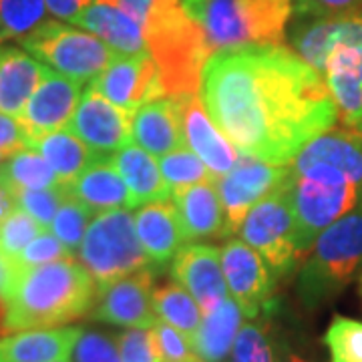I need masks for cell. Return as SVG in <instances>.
<instances>
[{
  "instance_id": "40",
  "label": "cell",
  "mask_w": 362,
  "mask_h": 362,
  "mask_svg": "<svg viewBox=\"0 0 362 362\" xmlns=\"http://www.w3.org/2000/svg\"><path fill=\"white\" fill-rule=\"evenodd\" d=\"M73 362H121L115 338L99 330H83L75 349L71 352Z\"/></svg>"
},
{
  "instance_id": "35",
  "label": "cell",
  "mask_w": 362,
  "mask_h": 362,
  "mask_svg": "<svg viewBox=\"0 0 362 362\" xmlns=\"http://www.w3.org/2000/svg\"><path fill=\"white\" fill-rule=\"evenodd\" d=\"M228 362H278L268 324L256 318L242 324Z\"/></svg>"
},
{
  "instance_id": "2",
  "label": "cell",
  "mask_w": 362,
  "mask_h": 362,
  "mask_svg": "<svg viewBox=\"0 0 362 362\" xmlns=\"http://www.w3.org/2000/svg\"><path fill=\"white\" fill-rule=\"evenodd\" d=\"M97 284L77 259L65 258L42 266H14L4 294L6 332L57 328L78 320L93 308Z\"/></svg>"
},
{
  "instance_id": "13",
  "label": "cell",
  "mask_w": 362,
  "mask_h": 362,
  "mask_svg": "<svg viewBox=\"0 0 362 362\" xmlns=\"http://www.w3.org/2000/svg\"><path fill=\"white\" fill-rule=\"evenodd\" d=\"M131 121L133 113L87 87L66 129L73 131L95 156L107 157L131 143Z\"/></svg>"
},
{
  "instance_id": "15",
  "label": "cell",
  "mask_w": 362,
  "mask_h": 362,
  "mask_svg": "<svg viewBox=\"0 0 362 362\" xmlns=\"http://www.w3.org/2000/svg\"><path fill=\"white\" fill-rule=\"evenodd\" d=\"M153 270H143L119 278L97 290L90 316L99 322L125 328H151L157 322L153 310Z\"/></svg>"
},
{
  "instance_id": "48",
  "label": "cell",
  "mask_w": 362,
  "mask_h": 362,
  "mask_svg": "<svg viewBox=\"0 0 362 362\" xmlns=\"http://www.w3.org/2000/svg\"><path fill=\"white\" fill-rule=\"evenodd\" d=\"M8 334L6 328H4V300H0V337Z\"/></svg>"
},
{
  "instance_id": "18",
  "label": "cell",
  "mask_w": 362,
  "mask_h": 362,
  "mask_svg": "<svg viewBox=\"0 0 362 362\" xmlns=\"http://www.w3.org/2000/svg\"><path fill=\"white\" fill-rule=\"evenodd\" d=\"M316 163L338 169L362 192V133L346 127H332L304 145L292 163H288V168L298 173Z\"/></svg>"
},
{
  "instance_id": "29",
  "label": "cell",
  "mask_w": 362,
  "mask_h": 362,
  "mask_svg": "<svg viewBox=\"0 0 362 362\" xmlns=\"http://www.w3.org/2000/svg\"><path fill=\"white\" fill-rule=\"evenodd\" d=\"M54 185H61L57 173L33 147H23L0 161V187L13 197V202L14 195L23 189H47Z\"/></svg>"
},
{
  "instance_id": "28",
  "label": "cell",
  "mask_w": 362,
  "mask_h": 362,
  "mask_svg": "<svg viewBox=\"0 0 362 362\" xmlns=\"http://www.w3.org/2000/svg\"><path fill=\"white\" fill-rule=\"evenodd\" d=\"M26 147H33L45 157V161L51 165L63 185L77 180L81 171L97 157L69 129L51 131L39 137H30L26 139Z\"/></svg>"
},
{
  "instance_id": "22",
  "label": "cell",
  "mask_w": 362,
  "mask_h": 362,
  "mask_svg": "<svg viewBox=\"0 0 362 362\" xmlns=\"http://www.w3.org/2000/svg\"><path fill=\"white\" fill-rule=\"evenodd\" d=\"M66 194L78 199L90 214L131 207L129 189L117 173L111 157H95L77 180L66 183Z\"/></svg>"
},
{
  "instance_id": "17",
  "label": "cell",
  "mask_w": 362,
  "mask_h": 362,
  "mask_svg": "<svg viewBox=\"0 0 362 362\" xmlns=\"http://www.w3.org/2000/svg\"><path fill=\"white\" fill-rule=\"evenodd\" d=\"M180 101L185 145L206 163L216 180L226 175L238 163L235 147L221 135L197 95Z\"/></svg>"
},
{
  "instance_id": "14",
  "label": "cell",
  "mask_w": 362,
  "mask_h": 362,
  "mask_svg": "<svg viewBox=\"0 0 362 362\" xmlns=\"http://www.w3.org/2000/svg\"><path fill=\"white\" fill-rule=\"evenodd\" d=\"M81 101V83L45 65L39 87L16 117L25 139L69 127Z\"/></svg>"
},
{
  "instance_id": "8",
  "label": "cell",
  "mask_w": 362,
  "mask_h": 362,
  "mask_svg": "<svg viewBox=\"0 0 362 362\" xmlns=\"http://www.w3.org/2000/svg\"><path fill=\"white\" fill-rule=\"evenodd\" d=\"M37 61L77 83H90L103 73L117 52L93 33L59 21H47L21 40Z\"/></svg>"
},
{
  "instance_id": "45",
  "label": "cell",
  "mask_w": 362,
  "mask_h": 362,
  "mask_svg": "<svg viewBox=\"0 0 362 362\" xmlns=\"http://www.w3.org/2000/svg\"><path fill=\"white\" fill-rule=\"evenodd\" d=\"M49 13L57 18V21H66L71 23L75 16L83 13L87 6H90L95 0H45Z\"/></svg>"
},
{
  "instance_id": "33",
  "label": "cell",
  "mask_w": 362,
  "mask_h": 362,
  "mask_svg": "<svg viewBox=\"0 0 362 362\" xmlns=\"http://www.w3.org/2000/svg\"><path fill=\"white\" fill-rule=\"evenodd\" d=\"M159 169L168 181L171 195L177 194L181 189H187L195 183H202V181H216L211 171L206 168V163L185 145L161 157Z\"/></svg>"
},
{
  "instance_id": "32",
  "label": "cell",
  "mask_w": 362,
  "mask_h": 362,
  "mask_svg": "<svg viewBox=\"0 0 362 362\" xmlns=\"http://www.w3.org/2000/svg\"><path fill=\"white\" fill-rule=\"evenodd\" d=\"M45 0H0V45L21 40L47 23Z\"/></svg>"
},
{
  "instance_id": "11",
  "label": "cell",
  "mask_w": 362,
  "mask_h": 362,
  "mask_svg": "<svg viewBox=\"0 0 362 362\" xmlns=\"http://www.w3.org/2000/svg\"><path fill=\"white\" fill-rule=\"evenodd\" d=\"M89 87L101 93L111 103L135 113L143 105L165 97L159 69L149 52L119 54L107 65L103 73L93 78Z\"/></svg>"
},
{
  "instance_id": "12",
  "label": "cell",
  "mask_w": 362,
  "mask_h": 362,
  "mask_svg": "<svg viewBox=\"0 0 362 362\" xmlns=\"http://www.w3.org/2000/svg\"><path fill=\"white\" fill-rule=\"evenodd\" d=\"M220 258L230 296L247 318L268 310L276 278L258 252L242 240H230L221 247Z\"/></svg>"
},
{
  "instance_id": "4",
  "label": "cell",
  "mask_w": 362,
  "mask_h": 362,
  "mask_svg": "<svg viewBox=\"0 0 362 362\" xmlns=\"http://www.w3.org/2000/svg\"><path fill=\"white\" fill-rule=\"evenodd\" d=\"M204 28L209 52L282 45L294 0H183Z\"/></svg>"
},
{
  "instance_id": "21",
  "label": "cell",
  "mask_w": 362,
  "mask_h": 362,
  "mask_svg": "<svg viewBox=\"0 0 362 362\" xmlns=\"http://www.w3.org/2000/svg\"><path fill=\"white\" fill-rule=\"evenodd\" d=\"M87 33L107 42L119 54H143L147 51L143 26L129 14L107 0H95L83 13L71 21Z\"/></svg>"
},
{
  "instance_id": "3",
  "label": "cell",
  "mask_w": 362,
  "mask_h": 362,
  "mask_svg": "<svg viewBox=\"0 0 362 362\" xmlns=\"http://www.w3.org/2000/svg\"><path fill=\"white\" fill-rule=\"evenodd\" d=\"M145 45L159 69L165 97H194L211 52L204 28L183 0H151L143 23Z\"/></svg>"
},
{
  "instance_id": "16",
  "label": "cell",
  "mask_w": 362,
  "mask_h": 362,
  "mask_svg": "<svg viewBox=\"0 0 362 362\" xmlns=\"http://www.w3.org/2000/svg\"><path fill=\"white\" fill-rule=\"evenodd\" d=\"M171 274L197 302L204 314L211 312L221 300L230 296L221 270L220 250L209 244H187L177 250Z\"/></svg>"
},
{
  "instance_id": "26",
  "label": "cell",
  "mask_w": 362,
  "mask_h": 362,
  "mask_svg": "<svg viewBox=\"0 0 362 362\" xmlns=\"http://www.w3.org/2000/svg\"><path fill=\"white\" fill-rule=\"evenodd\" d=\"M111 161L129 189L131 207L163 202L171 195V189L156 157L147 153L139 145L127 143L125 147L113 153Z\"/></svg>"
},
{
  "instance_id": "42",
  "label": "cell",
  "mask_w": 362,
  "mask_h": 362,
  "mask_svg": "<svg viewBox=\"0 0 362 362\" xmlns=\"http://www.w3.org/2000/svg\"><path fill=\"white\" fill-rule=\"evenodd\" d=\"M73 258V254L66 250L49 230L37 235L28 246L13 259L14 266H23V268H30V266H42V264H51L57 259Z\"/></svg>"
},
{
  "instance_id": "7",
  "label": "cell",
  "mask_w": 362,
  "mask_h": 362,
  "mask_svg": "<svg viewBox=\"0 0 362 362\" xmlns=\"http://www.w3.org/2000/svg\"><path fill=\"white\" fill-rule=\"evenodd\" d=\"M77 254L97 290L147 268L151 262L139 242L135 216H131L127 207L97 214Z\"/></svg>"
},
{
  "instance_id": "31",
  "label": "cell",
  "mask_w": 362,
  "mask_h": 362,
  "mask_svg": "<svg viewBox=\"0 0 362 362\" xmlns=\"http://www.w3.org/2000/svg\"><path fill=\"white\" fill-rule=\"evenodd\" d=\"M330 28L332 18L322 16H302L294 28L290 30V42L292 51L296 52L302 61L318 71L320 75H326V63L332 51L330 40Z\"/></svg>"
},
{
  "instance_id": "23",
  "label": "cell",
  "mask_w": 362,
  "mask_h": 362,
  "mask_svg": "<svg viewBox=\"0 0 362 362\" xmlns=\"http://www.w3.org/2000/svg\"><path fill=\"white\" fill-rule=\"evenodd\" d=\"M173 199L180 211L181 230L185 240L228 235L226 214L218 189L211 181H202L187 189H181L173 194Z\"/></svg>"
},
{
  "instance_id": "1",
  "label": "cell",
  "mask_w": 362,
  "mask_h": 362,
  "mask_svg": "<svg viewBox=\"0 0 362 362\" xmlns=\"http://www.w3.org/2000/svg\"><path fill=\"white\" fill-rule=\"evenodd\" d=\"M199 99L240 156L268 165L292 163L338 121L324 75L282 45L214 52Z\"/></svg>"
},
{
  "instance_id": "9",
  "label": "cell",
  "mask_w": 362,
  "mask_h": 362,
  "mask_svg": "<svg viewBox=\"0 0 362 362\" xmlns=\"http://www.w3.org/2000/svg\"><path fill=\"white\" fill-rule=\"evenodd\" d=\"M238 232L247 246L254 247L264 258L274 278H284L302 262L298 254L296 223L286 181L247 211Z\"/></svg>"
},
{
  "instance_id": "6",
  "label": "cell",
  "mask_w": 362,
  "mask_h": 362,
  "mask_svg": "<svg viewBox=\"0 0 362 362\" xmlns=\"http://www.w3.org/2000/svg\"><path fill=\"white\" fill-rule=\"evenodd\" d=\"M286 183L296 223L298 254L304 262L318 235L361 204L362 192L344 173L326 163L298 173L288 168Z\"/></svg>"
},
{
  "instance_id": "37",
  "label": "cell",
  "mask_w": 362,
  "mask_h": 362,
  "mask_svg": "<svg viewBox=\"0 0 362 362\" xmlns=\"http://www.w3.org/2000/svg\"><path fill=\"white\" fill-rule=\"evenodd\" d=\"M47 232L39 221L23 207L14 206L8 216L0 221V254L4 258L14 259L37 235Z\"/></svg>"
},
{
  "instance_id": "25",
  "label": "cell",
  "mask_w": 362,
  "mask_h": 362,
  "mask_svg": "<svg viewBox=\"0 0 362 362\" xmlns=\"http://www.w3.org/2000/svg\"><path fill=\"white\" fill-rule=\"evenodd\" d=\"M45 65L23 49L0 45V113L16 117L39 87Z\"/></svg>"
},
{
  "instance_id": "44",
  "label": "cell",
  "mask_w": 362,
  "mask_h": 362,
  "mask_svg": "<svg viewBox=\"0 0 362 362\" xmlns=\"http://www.w3.org/2000/svg\"><path fill=\"white\" fill-rule=\"evenodd\" d=\"M26 147L25 133L14 117L0 113V161Z\"/></svg>"
},
{
  "instance_id": "49",
  "label": "cell",
  "mask_w": 362,
  "mask_h": 362,
  "mask_svg": "<svg viewBox=\"0 0 362 362\" xmlns=\"http://www.w3.org/2000/svg\"><path fill=\"white\" fill-rule=\"evenodd\" d=\"M278 362H310V361H306V358H302V356H298V354H286V356H282Z\"/></svg>"
},
{
  "instance_id": "19",
  "label": "cell",
  "mask_w": 362,
  "mask_h": 362,
  "mask_svg": "<svg viewBox=\"0 0 362 362\" xmlns=\"http://www.w3.org/2000/svg\"><path fill=\"white\" fill-rule=\"evenodd\" d=\"M131 137L153 157H163L185 145L181 123V101L161 97L143 105L131 121Z\"/></svg>"
},
{
  "instance_id": "10",
  "label": "cell",
  "mask_w": 362,
  "mask_h": 362,
  "mask_svg": "<svg viewBox=\"0 0 362 362\" xmlns=\"http://www.w3.org/2000/svg\"><path fill=\"white\" fill-rule=\"evenodd\" d=\"M288 177V165H268L258 159L240 156L238 163L226 175L216 180V189L226 214L228 233L240 230L247 211L278 189Z\"/></svg>"
},
{
  "instance_id": "50",
  "label": "cell",
  "mask_w": 362,
  "mask_h": 362,
  "mask_svg": "<svg viewBox=\"0 0 362 362\" xmlns=\"http://www.w3.org/2000/svg\"><path fill=\"white\" fill-rule=\"evenodd\" d=\"M61 362H69V361H61Z\"/></svg>"
},
{
  "instance_id": "46",
  "label": "cell",
  "mask_w": 362,
  "mask_h": 362,
  "mask_svg": "<svg viewBox=\"0 0 362 362\" xmlns=\"http://www.w3.org/2000/svg\"><path fill=\"white\" fill-rule=\"evenodd\" d=\"M14 274V264L13 259L4 258L0 254V300H4V294H6V288L11 284Z\"/></svg>"
},
{
  "instance_id": "20",
  "label": "cell",
  "mask_w": 362,
  "mask_h": 362,
  "mask_svg": "<svg viewBox=\"0 0 362 362\" xmlns=\"http://www.w3.org/2000/svg\"><path fill=\"white\" fill-rule=\"evenodd\" d=\"M83 328L57 326L0 337V362H61L71 358Z\"/></svg>"
},
{
  "instance_id": "24",
  "label": "cell",
  "mask_w": 362,
  "mask_h": 362,
  "mask_svg": "<svg viewBox=\"0 0 362 362\" xmlns=\"http://www.w3.org/2000/svg\"><path fill=\"white\" fill-rule=\"evenodd\" d=\"M135 230L145 254L156 264L169 262L185 242L180 211L168 199L145 204L135 214Z\"/></svg>"
},
{
  "instance_id": "41",
  "label": "cell",
  "mask_w": 362,
  "mask_h": 362,
  "mask_svg": "<svg viewBox=\"0 0 362 362\" xmlns=\"http://www.w3.org/2000/svg\"><path fill=\"white\" fill-rule=\"evenodd\" d=\"M121 362H161L153 332L147 328H129L115 338Z\"/></svg>"
},
{
  "instance_id": "47",
  "label": "cell",
  "mask_w": 362,
  "mask_h": 362,
  "mask_svg": "<svg viewBox=\"0 0 362 362\" xmlns=\"http://www.w3.org/2000/svg\"><path fill=\"white\" fill-rule=\"evenodd\" d=\"M14 207V202L11 195L6 194L2 187H0V221L4 220L6 216H8V211Z\"/></svg>"
},
{
  "instance_id": "43",
  "label": "cell",
  "mask_w": 362,
  "mask_h": 362,
  "mask_svg": "<svg viewBox=\"0 0 362 362\" xmlns=\"http://www.w3.org/2000/svg\"><path fill=\"white\" fill-rule=\"evenodd\" d=\"M298 16H344L362 13V0H294Z\"/></svg>"
},
{
  "instance_id": "38",
  "label": "cell",
  "mask_w": 362,
  "mask_h": 362,
  "mask_svg": "<svg viewBox=\"0 0 362 362\" xmlns=\"http://www.w3.org/2000/svg\"><path fill=\"white\" fill-rule=\"evenodd\" d=\"M65 197L66 187L61 183V185L47 187V189H23L14 195V206L23 207L26 214H30L45 230H49L54 216H57V209L61 207Z\"/></svg>"
},
{
  "instance_id": "39",
  "label": "cell",
  "mask_w": 362,
  "mask_h": 362,
  "mask_svg": "<svg viewBox=\"0 0 362 362\" xmlns=\"http://www.w3.org/2000/svg\"><path fill=\"white\" fill-rule=\"evenodd\" d=\"M151 332L156 338V346L161 362H202L192 346V338L185 337L177 328L157 320L151 326Z\"/></svg>"
},
{
  "instance_id": "34",
  "label": "cell",
  "mask_w": 362,
  "mask_h": 362,
  "mask_svg": "<svg viewBox=\"0 0 362 362\" xmlns=\"http://www.w3.org/2000/svg\"><path fill=\"white\" fill-rule=\"evenodd\" d=\"M90 223V211L78 199L66 194L61 207L57 209V216L51 223V233L71 252L77 254L83 244V238L87 233Z\"/></svg>"
},
{
  "instance_id": "5",
  "label": "cell",
  "mask_w": 362,
  "mask_h": 362,
  "mask_svg": "<svg viewBox=\"0 0 362 362\" xmlns=\"http://www.w3.org/2000/svg\"><path fill=\"white\" fill-rule=\"evenodd\" d=\"M358 280L362 282V202L318 235L302 264L298 296L308 308H318Z\"/></svg>"
},
{
  "instance_id": "30",
  "label": "cell",
  "mask_w": 362,
  "mask_h": 362,
  "mask_svg": "<svg viewBox=\"0 0 362 362\" xmlns=\"http://www.w3.org/2000/svg\"><path fill=\"white\" fill-rule=\"evenodd\" d=\"M153 310L161 322L177 328L189 338L194 337L204 314L194 296L177 282H168L153 290Z\"/></svg>"
},
{
  "instance_id": "36",
  "label": "cell",
  "mask_w": 362,
  "mask_h": 362,
  "mask_svg": "<svg viewBox=\"0 0 362 362\" xmlns=\"http://www.w3.org/2000/svg\"><path fill=\"white\" fill-rule=\"evenodd\" d=\"M330 362H362V322L334 316L324 332Z\"/></svg>"
},
{
  "instance_id": "27",
  "label": "cell",
  "mask_w": 362,
  "mask_h": 362,
  "mask_svg": "<svg viewBox=\"0 0 362 362\" xmlns=\"http://www.w3.org/2000/svg\"><path fill=\"white\" fill-rule=\"evenodd\" d=\"M244 312L232 296L221 300L211 312H207L192 337V346L202 362H228L233 340L238 337Z\"/></svg>"
}]
</instances>
